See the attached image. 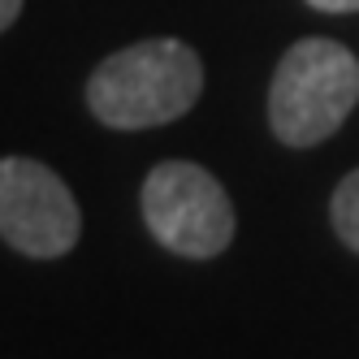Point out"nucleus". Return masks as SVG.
Masks as SVG:
<instances>
[{"label":"nucleus","instance_id":"1","mask_svg":"<svg viewBox=\"0 0 359 359\" xmlns=\"http://www.w3.org/2000/svg\"><path fill=\"white\" fill-rule=\"evenodd\" d=\"M203 61L182 39H143L104 57L87 79V109L109 130H151L195 109Z\"/></svg>","mask_w":359,"mask_h":359},{"label":"nucleus","instance_id":"2","mask_svg":"<svg viewBox=\"0 0 359 359\" xmlns=\"http://www.w3.org/2000/svg\"><path fill=\"white\" fill-rule=\"evenodd\" d=\"M359 104V61L338 39H299L277 61L269 87V126L286 147H316Z\"/></svg>","mask_w":359,"mask_h":359},{"label":"nucleus","instance_id":"3","mask_svg":"<svg viewBox=\"0 0 359 359\" xmlns=\"http://www.w3.org/2000/svg\"><path fill=\"white\" fill-rule=\"evenodd\" d=\"M139 203L151 238L182 260H212L234 238V203L203 165L161 161L147 173Z\"/></svg>","mask_w":359,"mask_h":359},{"label":"nucleus","instance_id":"4","mask_svg":"<svg viewBox=\"0 0 359 359\" xmlns=\"http://www.w3.org/2000/svg\"><path fill=\"white\" fill-rule=\"evenodd\" d=\"M83 234V212L61 177L27 156L0 161V238L31 260H57Z\"/></svg>","mask_w":359,"mask_h":359},{"label":"nucleus","instance_id":"5","mask_svg":"<svg viewBox=\"0 0 359 359\" xmlns=\"http://www.w3.org/2000/svg\"><path fill=\"white\" fill-rule=\"evenodd\" d=\"M329 212H333V229H338V238L359 255V169H351L338 182Z\"/></svg>","mask_w":359,"mask_h":359},{"label":"nucleus","instance_id":"6","mask_svg":"<svg viewBox=\"0 0 359 359\" xmlns=\"http://www.w3.org/2000/svg\"><path fill=\"white\" fill-rule=\"evenodd\" d=\"M320 13H359V0H307Z\"/></svg>","mask_w":359,"mask_h":359},{"label":"nucleus","instance_id":"7","mask_svg":"<svg viewBox=\"0 0 359 359\" xmlns=\"http://www.w3.org/2000/svg\"><path fill=\"white\" fill-rule=\"evenodd\" d=\"M18 13H22V0H0V31H5V27H13V22H18Z\"/></svg>","mask_w":359,"mask_h":359}]
</instances>
